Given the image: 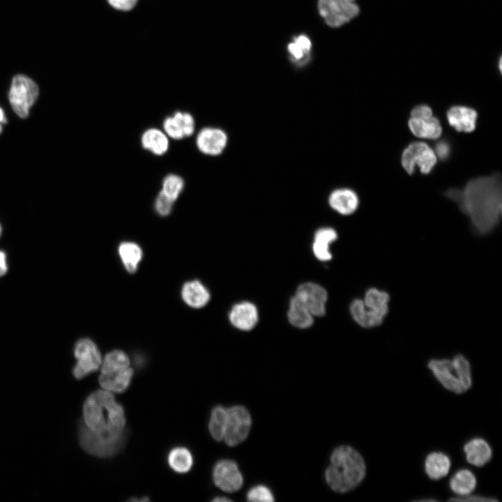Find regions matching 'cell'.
<instances>
[{
	"instance_id": "6da1fadb",
	"label": "cell",
	"mask_w": 502,
	"mask_h": 502,
	"mask_svg": "<svg viewBox=\"0 0 502 502\" xmlns=\"http://www.w3.org/2000/svg\"><path fill=\"white\" fill-rule=\"evenodd\" d=\"M445 195L469 217L476 234H489L499 223L502 206L500 174L473 178L462 189L451 188Z\"/></svg>"
},
{
	"instance_id": "7a4b0ae2",
	"label": "cell",
	"mask_w": 502,
	"mask_h": 502,
	"mask_svg": "<svg viewBox=\"0 0 502 502\" xmlns=\"http://www.w3.org/2000/svg\"><path fill=\"white\" fill-rule=\"evenodd\" d=\"M84 423L104 446L121 451L126 441L123 406L106 390L91 393L83 405Z\"/></svg>"
},
{
	"instance_id": "3957f363",
	"label": "cell",
	"mask_w": 502,
	"mask_h": 502,
	"mask_svg": "<svg viewBox=\"0 0 502 502\" xmlns=\"http://www.w3.org/2000/svg\"><path fill=\"white\" fill-rule=\"evenodd\" d=\"M365 475L366 464L363 456L349 446H340L334 449L325 471L328 485L338 493L353 489Z\"/></svg>"
},
{
	"instance_id": "277c9868",
	"label": "cell",
	"mask_w": 502,
	"mask_h": 502,
	"mask_svg": "<svg viewBox=\"0 0 502 502\" xmlns=\"http://www.w3.org/2000/svg\"><path fill=\"white\" fill-rule=\"evenodd\" d=\"M427 366L436 379L448 390L461 394L472 385L470 363L462 354L455 356L452 360L431 359Z\"/></svg>"
},
{
	"instance_id": "5b68a950",
	"label": "cell",
	"mask_w": 502,
	"mask_h": 502,
	"mask_svg": "<svg viewBox=\"0 0 502 502\" xmlns=\"http://www.w3.org/2000/svg\"><path fill=\"white\" fill-rule=\"evenodd\" d=\"M39 95L38 85L29 77L18 75L13 77L8 93L10 104L20 118L29 116L30 108Z\"/></svg>"
},
{
	"instance_id": "8992f818",
	"label": "cell",
	"mask_w": 502,
	"mask_h": 502,
	"mask_svg": "<svg viewBox=\"0 0 502 502\" xmlns=\"http://www.w3.org/2000/svg\"><path fill=\"white\" fill-rule=\"evenodd\" d=\"M251 425V416L245 406L226 407L223 441L228 446L238 445L248 437Z\"/></svg>"
},
{
	"instance_id": "52a82bcc",
	"label": "cell",
	"mask_w": 502,
	"mask_h": 502,
	"mask_svg": "<svg viewBox=\"0 0 502 502\" xmlns=\"http://www.w3.org/2000/svg\"><path fill=\"white\" fill-rule=\"evenodd\" d=\"M437 162L434 150L426 143L415 142L409 144L402 153L401 162L409 174H413L416 167L427 174L432 172Z\"/></svg>"
},
{
	"instance_id": "ba28073f",
	"label": "cell",
	"mask_w": 502,
	"mask_h": 502,
	"mask_svg": "<svg viewBox=\"0 0 502 502\" xmlns=\"http://www.w3.org/2000/svg\"><path fill=\"white\" fill-rule=\"evenodd\" d=\"M74 356L77 360L73 374L82 379L98 370L102 363L100 352L95 342L89 338H82L74 347Z\"/></svg>"
},
{
	"instance_id": "9c48e42d",
	"label": "cell",
	"mask_w": 502,
	"mask_h": 502,
	"mask_svg": "<svg viewBox=\"0 0 502 502\" xmlns=\"http://www.w3.org/2000/svg\"><path fill=\"white\" fill-rule=\"evenodd\" d=\"M356 0H318L321 16L332 27H338L356 17L360 9Z\"/></svg>"
},
{
	"instance_id": "30bf717a",
	"label": "cell",
	"mask_w": 502,
	"mask_h": 502,
	"mask_svg": "<svg viewBox=\"0 0 502 502\" xmlns=\"http://www.w3.org/2000/svg\"><path fill=\"white\" fill-rule=\"evenodd\" d=\"M213 481L220 489L232 493L238 491L243 485V476L236 462L222 459L218 461L212 471Z\"/></svg>"
},
{
	"instance_id": "8fae6325",
	"label": "cell",
	"mask_w": 502,
	"mask_h": 502,
	"mask_svg": "<svg viewBox=\"0 0 502 502\" xmlns=\"http://www.w3.org/2000/svg\"><path fill=\"white\" fill-rule=\"evenodd\" d=\"M296 296L313 316L324 315L328 295L321 286L312 282L301 284L297 288Z\"/></svg>"
},
{
	"instance_id": "7c38bea8",
	"label": "cell",
	"mask_w": 502,
	"mask_h": 502,
	"mask_svg": "<svg viewBox=\"0 0 502 502\" xmlns=\"http://www.w3.org/2000/svg\"><path fill=\"white\" fill-rule=\"evenodd\" d=\"M228 141L227 133L218 128H204L198 133L196 144L198 149L208 155H218L225 150Z\"/></svg>"
},
{
	"instance_id": "4fadbf2b",
	"label": "cell",
	"mask_w": 502,
	"mask_h": 502,
	"mask_svg": "<svg viewBox=\"0 0 502 502\" xmlns=\"http://www.w3.org/2000/svg\"><path fill=\"white\" fill-rule=\"evenodd\" d=\"M165 132L174 139H181L193 134L195 119L188 112H176L167 117L162 123Z\"/></svg>"
},
{
	"instance_id": "5bb4252c",
	"label": "cell",
	"mask_w": 502,
	"mask_h": 502,
	"mask_svg": "<svg viewBox=\"0 0 502 502\" xmlns=\"http://www.w3.org/2000/svg\"><path fill=\"white\" fill-rule=\"evenodd\" d=\"M446 116L450 126L458 132H471L476 128L478 114L471 107L452 106L447 111Z\"/></svg>"
},
{
	"instance_id": "9a60e30c",
	"label": "cell",
	"mask_w": 502,
	"mask_h": 502,
	"mask_svg": "<svg viewBox=\"0 0 502 502\" xmlns=\"http://www.w3.org/2000/svg\"><path fill=\"white\" fill-rule=\"evenodd\" d=\"M351 317L360 326L371 328L380 326L387 314L372 310L365 306L363 299L356 298L349 307Z\"/></svg>"
},
{
	"instance_id": "2e32d148",
	"label": "cell",
	"mask_w": 502,
	"mask_h": 502,
	"mask_svg": "<svg viewBox=\"0 0 502 502\" xmlns=\"http://www.w3.org/2000/svg\"><path fill=\"white\" fill-rule=\"evenodd\" d=\"M229 321L236 328L242 330H252L258 321V312L254 305L242 302L234 305L229 313Z\"/></svg>"
},
{
	"instance_id": "e0dca14e",
	"label": "cell",
	"mask_w": 502,
	"mask_h": 502,
	"mask_svg": "<svg viewBox=\"0 0 502 502\" xmlns=\"http://www.w3.org/2000/svg\"><path fill=\"white\" fill-rule=\"evenodd\" d=\"M330 206L343 215L353 213L359 205V199L356 193L349 188H338L330 192L328 197Z\"/></svg>"
},
{
	"instance_id": "ac0fdd59",
	"label": "cell",
	"mask_w": 502,
	"mask_h": 502,
	"mask_svg": "<svg viewBox=\"0 0 502 502\" xmlns=\"http://www.w3.org/2000/svg\"><path fill=\"white\" fill-rule=\"evenodd\" d=\"M132 376L133 370L130 367L124 370L100 372L98 381L105 390L121 393L128 388Z\"/></svg>"
},
{
	"instance_id": "d6986e66",
	"label": "cell",
	"mask_w": 502,
	"mask_h": 502,
	"mask_svg": "<svg viewBox=\"0 0 502 502\" xmlns=\"http://www.w3.org/2000/svg\"><path fill=\"white\" fill-rule=\"evenodd\" d=\"M408 126L411 132L419 138L436 139L442 133L441 123L434 116L428 118L410 117Z\"/></svg>"
},
{
	"instance_id": "ffe728a7",
	"label": "cell",
	"mask_w": 502,
	"mask_h": 502,
	"mask_svg": "<svg viewBox=\"0 0 502 502\" xmlns=\"http://www.w3.org/2000/svg\"><path fill=\"white\" fill-rule=\"evenodd\" d=\"M466 461L476 466H482L490 461L492 455L491 447L488 443L481 439L475 438L464 446Z\"/></svg>"
},
{
	"instance_id": "44dd1931",
	"label": "cell",
	"mask_w": 502,
	"mask_h": 502,
	"mask_svg": "<svg viewBox=\"0 0 502 502\" xmlns=\"http://www.w3.org/2000/svg\"><path fill=\"white\" fill-rule=\"evenodd\" d=\"M183 301L190 307L200 308L210 300V293L206 287L198 280L185 282L181 289Z\"/></svg>"
},
{
	"instance_id": "7402d4cb",
	"label": "cell",
	"mask_w": 502,
	"mask_h": 502,
	"mask_svg": "<svg viewBox=\"0 0 502 502\" xmlns=\"http://www.w3.org/2000/svg\"><path fill=\"white\" fill-rule=\"evenodd\" d=\"M337 238L336 231L330 227H324L318 229L314 238L312 250L315 257L320 261L331 259L332 254L329 245Z\"/></svg>"
},
{
	"instance_id": "603a6c76",
	"label": "cell",
	"mask_w": 502,
	"mask_h": 502,
	"mask_svg": "<svg viewBox=\"0 0 502 502\" xmlns=\"http://www.w3.org/2000/svg\"><path fill=\"white\" fill-rule=\"evenodd\" d=\"M450 459L441 452L429 453L425 460V471L432 480H439L446 476L450 468Z\"/></svg>"
},
{
	"instance_id": "cb8c5ba5",
	"label": "cell",
	"mask_w": 502,
	"mask_h": 502,
	"mask_svg": "<svg viewBox=\"0 0 502 502\" xmlns=\"http://www.w3.org/2000/svg\"><path fill=\"white\" fill-rule=\"evenodd\" d=\"M287 315L290 324L298 328H307L313 324L314 316L296 295L290 301Z\"/></svg>"
},
{
	"instance_id": "d4e9b609",
	"label": "cell",
	"mask_w": 502,
	"mask_h": 502,
	"mask_svg": "<svg viewBox=\"0 0 502 502\" xmlns=\"http://www.w3.org/2000/svg\"><path fill=\"white\" fill-rule=\"evenodd\" d=\"M167 464L176 473H186L193 465V457L188 448L176 446L172 448L167 454Z\"/></svg>"
},
{
	"instance_id": "484cf974",
	"label": "cell",
	"mask_w": 502,
	"mask_h": 502,
	"mask_svg": "<svg viewBox=\"0 0 502 502\" xmlns=\"http://www.w3.org/2000/svg\"><path fill=\"white\" fill-rule=\"evenodd\" d=\"M142 146L157 155H162L169 147L168 138L160 130L149 128L142 135Z\"/></svg>"
},
{
	"instance_id": "4316f807",
	"label": "cell",
	"mask_w": 502,
	"mask_h": 502,
	"mask_svg": "<svg viewBox=\"0 0 502 502\" xmlns=\"http://www.w3.org/2000/svg\"><path fill=\"white\" fill-rule=\"evenodd\" d=\"M118 252L127 271L134 273L142 258L141 248L135 243L125 241L119 245Z\"/></svg>"
},
{
	"instance_id": "83f0119b",
	"label": "cell",
	"mask_w": 502,
	"mask_h": 502,
	"mask_svg": "<svg viewBox=\"0 0 502 502\" xmlns=\"http://www.w3.org/2000/svg\"><path fill=\"white\" fill-rule=\"evenodd\" d=\"M449 485L454 493L459 496L468 495L475 489L476 478L471 471L462 469L452 476Z\"/></svg>"
},
{
	"instance_id": "f1b7e54d",
	"label": "cell",
	"mask_w": 502,
	"mask_h": 502,
	"mask_svg": "<svg viewBox=\"0 0 502 502\" xmlns=\"http://www.w3.org/2000/svg\"><path fill=\"white\" fill-rule=\"evenodd\" d=\"M390 299L387 291L371 287L365 291L363 301L367 307L388 314Z\"/></svg>"
},
{
	"instance_id": "f546056e",
	"label": "cell",
	"mask_w": 502,
	"mask_h": 502,
	"mask_svg": "<svg viewBox=\"0 0 502 502\" xmlns=\"http://www.w3.org/2000/svg\"><path fill=\"white\" fill-rule=\"evenodd\" d=\"M225 418L226 407L217 405L212 409L208 430L213 439L216 441H223Z\"/></svg>"
},
{
	"instance_id": "4dcf8cb0",
	"label": "cell",
	"mask_w": 502,
	"mask_h": 502,
	"mask_svg": "<svg viewBox=\"0 0 502 502\" xmlns=\"http://www.w3.org/2000/svg\"><path fill=\"white\" fill-rule=\"evenodd\" d=\"M311 46L310 39L304 35H301L289 45L288 50L293 60L301 65L306 62Z\"/></svg>"
},
{
	"instance_id": "1f68e13d",
	"label": "cell",
	"mask_w": 502,
	"mask_h": 502,
	"mask_svg": "<svg viewBox=\"0 0 502 502\" xmlns=\"http://www.w3.org/2000/svg\"><path fill=\"white\" fill-rule=\"evenodd\" d=\"M130 359L121 350H113L106 354L101 363V370L126 369L130 367Z\"/></svg>"
},
{
	"instance_id": "d6a6232c",
	"label": "cell",
	"mask_w": 502,
	"mask_h": 502,
	"mask_svg": "<svg viewBox=\"0 0 502 502\" xmlns=\"http://www.w3.org/2000/svg\"><path fill=\"white\" fill-rule=\"evenodd\" d=\"M184 188L183 179L176 174L167 175L162 181V192L173 201H176Z\"/></svg>"
},
{
	"instance_id": "836d02e7",
	"label": "cell",
	"mask_w": 502,
	"mask_h": 502,
	"mask_svg": "<svg viewBox=\"0 0 502 502\" xmlns=\"http://www.w3.org/2000/svg\"><path fill=\"white\" fill-rule=\"evenodd\" d=\"M247 500L252 502H272L273 495L270 489L263 485L252 487L247 493Z\"/></svg>"
},
{
	"instance_id": "e575fe53",
	"label": "cell",
	"mask_w": 502,
	"mask_h": 502,
	"mask_svg": "<svg viewBox=\"0 0 502 502\" xmlns=\"http://www.w3.org/2000/svg\"><path fill=\"white\" fill-rule=\"evenodd\" d=\"M174 202V201L160 191L155 201L156 212L161 216L168 215L173 208Z\"/></svg>"
},
{
	"instance_id": "d590c367",
	"label": "cell",
	"mask_w": 502,
	"mask_h": 502,
	"mask_svg": "<svg viewBox=\"0 0 502 502\" xmlns=\"http://www.w3.org/2000/svg\"><path fill=\"white\" fill-rule=\"evenodd\" d=\"M434 151L436 157L441 160H446L451 152L450 146L448 142L442 140L436 144Z\"/></svg>"
},
{
	"instance_id": "8d00e7d4",
	"label": "cell",
	"mask_w": 502,
	"mask_h": 502,
	"mask_svg": "<svg viewBox=\"0 0 502 502\" xmlns=\"http://www.w3.org/2000/svg\"><path fill=\"white\" fill-rule=\"evenodd\" d=\"M450 501H465V502H494L497 501V499L494 498L485 497L479 495H465L460 496V497L451 498L449 499Z\"/></svg>"
},
{
	"instance_id": "74e56055",
	"label": "cell",
	"mask_w": 502,
	"mask_h": 502,
	"mask_svg": "<svg viewBox=\"0 0 502 502\" xmlns=\"http://www.w3.org/2000/svg\"><path fill=\"white\" fill-rule=\"evenodd\" d=\"M433 116L431 107L426 105H419L413 108L411 112V117L413 118H428Z\"/></svg>"
},
{
	"instance_id": "f35d334b",
	"label": "cell",
	"mask_w": 502,
	"mask_h": 502,
	"mask_svg": "<svg viewBox=\"0 0 502 502\" xmlns=\"http://www.w3.org/2000/svg\"><path fill=\"white\" fill-rule=\"evenodd\" d=\"M108 3L114 8L128 11L136 4L137 0H107Z\"/></svg>"
},
{
	"instance_id": "ab89813d",
	"label": "cell",
	"mask_w": 502,
	"mask_h": 502,
	"mask_svg": "<svg viewBox=\"0 0 502 502\" xmlns=\"http://www.w3.org/2000/svg\"><path fill=\"white\" fill-rule=\"evenodd\" d=\"M8 269V266L6 254L4 251L0 250V277L7 273Z\"/></svg>"
},
{
	"instance_id": "60d3db41",
	"label": "cell",
	"mask_w": 502,
	"mask_h": 502,
	"mask_svg": "<svg viewBox=\"0 0 502 502\" xmlns=\"http://www.w3.org/2000/svg\"><path fill=\"white\" fill-rule=\"evenodd\" d=\"M6 118L4 113V111L3 109L0 107V134L2 132L3 126L2 125L6 123Z\"/></svg>"
},
{
	"instance_id": "b9f144b4",
	"label": "cell",
	"mask_w": 502,
	"mask_h": 502,
	"mask_svg": "<svg viewBox=\"0 0 502 502\" xmlns=\"http://www.w3.org/2000/svg\"><path fill=\"white\" fill-rule=\"evenodd\" d=\"M129 501L135 502V501H150V499L148 496H143L142 498H136V497H132L131 499H128Z\"/></svg>"
},
{
	"instance_id": "7bdbcfd3",
	"label": "cell",
	"mask_w": 502,
	"mask_h": 502,
	"mask_svg": "<svg viewBox=\"0 0 502 502\" xmlns=\"http://www.w3.org/2000/svg\"><path fill=\"white\" fill-rule=\"evenodd\" d=\"M212 501L214 502L231 501V500L230 499L225 497V496H216Z\"/></svg>"
},
{
	"instance_id": "ee69618b",
	"label": "cell",
	"mask_w": 502,
	"mask_h": 502,
	"mask_svg": "<svg viewBox=\"0 0 502 502\" xmlns=\"http://www.w3.org/2000/svg\"><path fill=\"white\" fill-rule=\"evenodd\" d=\"M416 501H423V502L424 501H436V500L434 499H420V500H418V499L416 500Z\"/></svg>"
},
{
	"instance_id": "f6af8a7d",
	"label": "cell",
	"mask_w": 502,
	"mask_h": 502,
	"mask_svg": "<svg viewBox=\"0 0 502 502\" xmlns=\"http://www.w3.org/2000/svg\"><path fill=\"white\" fill-rule=\"evenodd\" d=\"M1 224H0V236H1Z\"/></svg>"
}]
</instances>
